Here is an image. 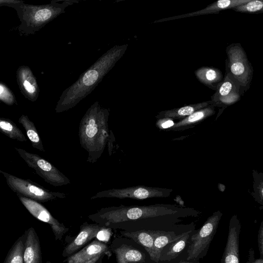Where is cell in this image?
Here are the masks:
<instances>
[{
  "label": "cell",
  "instance_id": "6da1fadb",
  "mask_svg": "<svg viewBox=\"0 0 263 263\" xmlns=\"http://www.w3.org/2000/svg\"><path fill=\"white\" fill-rule=\"evenodd\" d=\"M127 46V44L115 45L103 53L63 91L55 106V112L61 113L73 108L89 95L122 57Z\"/></svg>",
  "mask_w": 263,
  "mask_h": 263
},
{
  "label": "cell",
  "instance_id": "7a4b0ae2",
  "mask_svg": "<svg viewBox=\"0 0 263 263\" xmlns=\"http://www.w3.org/2000/svg\"><path fill=\"white\" fill-rule=\"evenodd\" d=\"M109 109L98 101L92 104L82 118L79 127L80 143L88 154L87 161L96 162L102 155L110 137Z\"/></svg>",
  "mask_w": 263,
  "mask_h": 263
},
{
  "label": "cell",
  "instance_id": "3957f363",
  "mask_svg": "<svg viewBox=\"0 0 263 263\" xmlns=\"http://www.w3.org/2000/svg\"><path fill=\"white\" fill-rule=\"evenodd\" d=\"M73 0H53L45 5H32L22 2L11 7L14 8L21 24L18 27L20 33L25 35L33 34L47 23L65 11L66 7L74 3Z\"/></svg>",
  "mask_w": 263,
  "mask_h": 263
},
{
  "label": "cell",
  "instance_id": "277c9868",
  "mask_svg": "<svg viewBox=\"0 0 263 263\" xmlns=\"http://www.w3.org/2000/svg\"><path fill=\"white\" fill-rule=\"evenodd\" d=\"M177 211L162 205H120L101 209L88 217L104 226L130 220L152 218L173 214Z\"/></svg>",
  "mask_w": 263,
  "mask_h": 263
},
{
  "label": "cell",
  "instance_id": "5b68a950",
  "mask_svg": "<svg viewBox=\"0 0 263 263\" xmlns=\"http://www.w3.org/2000/svg\"><path fill=\"white\" fill-rule=\"evenodd\" d=\"M222 215L220 211L214 212L197 232L191 235L187 250L186 261L195 262L206 255Z\"/></svg>",
  "mask_w": 263,
  "mask_h": 263
},
{
  "label": "cell",
  "instance_id": "8992f818",
  "mask_svg": "<svg viewBox=\"0 0 263 263\" xmlns=\"http://www.w3.org/2000/svg\"><path fill=\"white\" fill-rule=\"evenodd\" d=\"M227 73L240 86L241 90L249 87L253 74V69L246 52L240 44H233L226 49Z\"/></svg>",
  "mask_w": 263,
  "mask_h": 263
},
{
  "label": "cell",
  "instance_id": "52a82bcc",
  "mask_svg": "<svg viewBox=\"0 0 263 263\" xmlns=\"http://www.w3.org/2000/svg\"><path fill=\"white\" fill-rule=\"evenodd\" d=\"M8 186L17 195L22 196L37 202H47L58 198H65L66 194L49 191L30 179H24L0 170Z\"/></svg>",
  "mask_w": 263,
  "mask_h": 263
},
{
  "label": "cell",
  "instance_id": "ba28073f",
  "mask_svg": "<svg viewBox=\"0 0 263 263\" xmlns=\"http://www.w3.org/2000/svg\"><path fill=\"white\" fill-rule=\"evenodd\" d=\"M14 148L28 166L33 169L47 183L54 186H61L70 183L68 178L49 161L37 154L22 148Z\"/></svg>",
  "mask_w": 263,
  "mask_h": 263
},
{
  "label": "cell",
  "instance_id": "9c48e42d",
  "mask_svg": "<svg viewBox=\"0 0 263 263\" xmlns=\"http://www.w3.org/2000/svg\"><path fill=\"white\" fill-rule=\"evenodd\" d=\"M166 195L164 190L154 187L137 185L121 189H112L98 192L90 199L99 198H129L143 200L152 197H164Z\"/></svg>",
  "mask_w": 263,
  "mask_h": 263
},
{
  "label": "cell",
  "instance_id": "30bf717a",
  "mask_svg": "<svg viewBox=\"0 0 263 263\" xmlns=\"http://www.w3.org/2000/svg\"><path fill=\"white\" fill-rule=\"evenodd\" d=\"M20 200L28 212L37 219L49 224L56 240L61 239L68 229L53 217L48 210L39 202L17 195Z\"/></svg>",
  "mask_w": 263,
  "mask_h": 263
},
{
  "label": "cell",
  "instance_id": "8fae6325",
  "mask_svg": "<svg viewBox=\"0 0 263 263\" xmlns=\"http://www.w3.org/2000/svg\"><path fill=\"white\" fill-rule=\"evenodd\" d=\"M105 255L108 257L111 256L109 247L95 239L80 251L70 255L65 261L67 263H96Z\"/></svg>",
  "mask_w": 263,
  "mask_h": 263
},
{
  "label": "cell",
  "instance_id": "7c38bea8",
  "mask_svg": "<svg viewBox=\"0 0 263 263\" xmlns=\"http://www.w3.org/2000/svg\"><path fill=\"white\" fill-rule=\"evenodd\" d=\"M241 224L236 215L233 216L229 222L226 245L220 263H239V235Z\"/></svg>",
  "mask_w": 263,
  "mask_h": 263
},
{
  "label": "cell",
  "instance_id": "4fadbf2b",
  "mask_svg": "<svg viewBox=\"0 0 263 263\" xmlns=\"http://www.w3.org/2000/svg\"><path fill=\"white\" fill-rule=\"evenodd\" d=\"M16 81L23 95L31 102L38 98L40 89L35 77L28 66H20L16 71Z\"/></svg>",
  "mask_w": 263,
  "mask_h": 263
},
{
  "label": "cell",
  "instance_id": "5bb4252c",
  "mask_svg": "<svg viewBox=\"0 0 263 263\" xmlns=\"http://www.w3.org/2000/svg\"><path fill=\"white\" fill-rule=\"evenodd\" d=\"M240 90V86L227 73L224 80L212 97V101L218 104L233 103L239 99Z\"/></svg>",
  "mask_w": 263,
  "mask_h": 263
},
{
  "label": "cell",
  "instance_id": "9a60e30c",
  "mask_svg": "<svg viewBox=\"0 0 263 263\" xmlns=\"http://www.w3.org/2000/svg\"><path fill=\"white\" fill-rule=\"evenodd\" d=\"M102 226L85 222L77 237L64 250L63 256H70L81 249L91 239L95 238Z\"/></svg>",
  "mask_w": 263,
  "mask_h": 263
},
{
  "label": "cell",
  "instance_id": "2e32d148",
  "mask_svg": "<svg viewBox=\"0 0 263 263\" xmlns=\"http://www.w3.org/2000/svg\"><path fill=\"white\" fill-rule=\"evenodd\" d=\"M24 236V263H42L40 241L34 228L28 229Z\"/></svg>",
  "mask_w": 263,
  "mask_h": 263
},
{
  "label": "cell",
  "instance_id": "e0dca14e",
  "mask_svg": "<svg viewBox=\"0 0 263 263\" xmlns=\"http://www.w3.org/2000/svg\"><path fill=\"white\" fill-rule=\"evenodd\" d=\"M249 1V0H220L213 3L202 10L180 15L171 16L170 17L161 19L155 22L172 21L178 18L208 14L217 13L222 10L233 9L234 7L248 2Z\"/></svg>",
  "mask_w": 263,
  "mask_h": 263
},
{
  "label": "cell",
  "instance_id": "ac0fdd59",
  "mask_svg": "<svg viewBox=\"0 0 263 263\" xmlns=\"http://www.w3.org/2000/svg\"><path fill=\"white\" fill-rule=\"evenodd\" d=\"M154 236V246L151 259L156 262L159 261L160 255L163 248L170 242L179 238L184 234L176 235L174 232H166L159 230H151Z\"/></svg>",
  "mask_w": 263,
  "mask_h": 263
},
{
  "label": "cell",
  "instance_id": "d6986e66",
  "mask_svg": "<svg viewBox=\"0 0 263 263\" xmlns=\"http://www.w3.org/2000/svg\"><path fill=\"white\" fill-rule=\"evenodd\" d=\"M191 233V231L184 232L181 237L166 245L161 252L159 260L170 261L178 256L189 243Z\"/></svg>",
  "mask_w": 263,
  "mask_h": 263
},
{
  "label": "cell",
  "instance_id": "ffe728a7",
  "mask_svg": "<svg viewBox=\"0 0 263 263\" xmlns=\"http://www.w3.org/2000/svg\"><path fill=\"white\" fill-rule=\"evenodd\" d=\"M117 263H145V255L133 247L123 245L114 250Z\"/></svg>",
  "mask_w": 263,
  "mask_h": 263
},
{
  "label": "cell",
  "instance_id": "44dd1931",
  "mask_svg": "<svg viewBox=\"0 0 263 263\" xmlns=\"http://www.w3.org/2000/svg\"><path fill=\"white\" fill-rule=\"evenodd\" d=\"M217 103L213 101L203 102L197 104L189 105L180 108L162 111L157 118H182L187 117L195 111Z\"/></svg>",
  "mask_w": 263,
  "mask_h": 263
},
{
  "label": "cell",
  "instance_id": "7402d4cb",
  "mask_svg": "<svg viewBox=\"0 0 263 263\" xmlns=\"http://www.w3.org/2000/svg\"><path fill=\"white\" fill-rule=\"evenodd\" d=\"M195 74L201 83L213 89H217L222 79L220 71L215 68H200L196 70Z\"/></svg>",
  "mask_w": 263,
  "mask_h": 263
},
{
  "label": "cell",
  "instance_id": "603a6c76",
  "mask_svg": "<svg viewBox=\"0 0 263 263\" xmlns=\"http://www.w3.org/2000/svg\"><path fill=\"white\" fill-rule=\"evenodd\" d=\"M122 236L133 239L136 242L142 246L149 255H152L154 238L151 230H139L136 232H121Z\"/></svg>",
  "mask_w": 263,
  "mask_h": 263
},
{
  "label": "cell",
  "instance_id": "cb8c5ba5",
  "mask_svg": "<svg viewBox=\"0 0 263 263\" xmlns=\"http://www.w3.org/2000/svg\"><path fill=\"white\" fill-rule=\"evenodd\" d=\"M18 122L24 128L32 146L40 151L45 152L42 141L34 123L25 115L21 116Z\"/></svg>",
  "mask_w": 263,
  "mask_h": 263
},
{
  "label": "cell",
  "instance_id": "d4e9b609",
  "mask_svg": "<svg viewBox=\"0 0 263 263\" xmlns=\"http://www.w3.org/2000/svg\"><path fill=\"white\" fill-rule=\"evenodd\" d=\"M0 132L11 139L20 142L27 141L21 130L9 119L0 117Z\"/></svg>",
  "mask_w": 263,
  "mask_h": 263
},
{
  "label": "cell",
  "instance_id": "484cf974",
  "mask_svg": "<svg viewBox=\"0 0 263 263\" xmlns=\"http://www.w3.org/2000/svg\"><path fill=\"white\" fill-rule=\"evenodd\" d=\"M218 103L210 105L206 107L198 110L183 120L177 123L173 127L175 128L186 126L194 124L201 121L205 118L211 116L215 113L214 107Z\"/></svg>",
  "mask_w": 263,
  "mask_h": 263
},
{
  "label": "cell",
  "instance_id": "4316f807",
  "mask_svg": "<svg viewBox=\"0 0 263 263\" xmlns=\"http://www.w3.org/2000/svg\"><path fill=\"white\" fill-rule=\"evenodd\" d=\"M24 234L19 237L10 249L4 263H24Z\"/></svg>",
  "mask_w": 263,
  "mask_h": 263
},
{
  "label": "cell",
  "instance_id": "83f0119b",
  "mask_svg": "<svg viewBox=\"0 0 263 263\" xmlns=\"http://www.w3.org/2000/svg\"><path fill=\"white\" fill-rule=\"evenodd\" d=\"M263 2L260 0H249L243 4L234 7L232 9L236 12L253 13L262 10Z\"/></svg>",
  "mask_w": 263,
  "mask_h": 263
},
{
  "label": "cell",
  "instance_id": "f1b7e54d",
  "mask_svg": "<svg viewBox=\"0 0 263 263\" xmlns=\"http://www.w3.org/2000/svg\"><path fill=\"white\" fill-rule=\"evenodd\" d=\"M0 102L8 105L16 104L13 92L4 83L0 82Z\"/></svg>",
  "mask_w": 263,
  "mask_h": 263
},
{
  "label": "cell",
  "instance_id": "f546056e",
  "mask_svg": "<svg viewBox=\"0 0 263 263\" xmlns=\"http://www.w3.org/2000/svg\"><path fill=\"white\" fill-rule=\"evenodd\" d=\"M111 235V229L106 228L104 226H102L98 231L96 237L99 241L105 243L109 241Z\"/></svg>",
  "mask_w": 263,
  "mask_h": 263
},
{
  "label": "cell",
  "instance_id": "4dcf8cb0",
  "mask_svg": "<svg viewBox=\"0 0 263 263\" xmlns=\"http://www.w3.org/2000/svg\"><path fill=\"white\" fill-rule=\"evenodd\" d=\"M258 246L260 254V258H263V222H261L259 228L258 236Z\"/></svg>",
  "mask_w": 263,
  "mask_h": 263
},
{
  "label": "cell",
  "instance_id": "1f68e13d",
  "mask_svg": "<svg viewBox=\"0 0 263 263\" xmlns=\"http://www.w3.org/2000/svg\"><path fill=\"white\" fill-rule=\"evenodd\" d=\"M175 123L170 118H163L159 120L157 122V125L161 128H167L173 127Z\"/></svg>",
  "mask_w": 263,
  "mask_h": 263
},
{
  "label": "cell",
  "instance_id": "d6a6232c",
  "mask_svg": "<svg viewBox=\"0 0 263 263\" xmlns=\"http://www.w3.org/2000/svg\"><path fill=\"white\" fill-rule=\"evenodd\" d=\"M22 1L17 0H0V7L7 6L11 7L12 6L22 2Z\"/></svg>",
  "mask_w": 263,
  "mask_h": 263
},
{
  "label": "cell",
  "instance_id": "836d02e7",
  "mask_svg": "<svg viewBox=\"0 0 263 263\" xmlns=\"http://www.w3.org/2000/svg\"><path fill=\"white\" fill-rule=\"evenodd\" d=\"M255 259L254 251L253 248H250L249 250L248 261L247 263H253Z\"/></svg>",
  "mask_w": 263,
  "mask_h": 263
},
{
  "label": "cell",
  "instance_id": "e575fe53",
  "mask_svg": "<svg viewBox=\"0 0 263 263\" xmlns=\"http://www.w3.org/2000/svg\"><path fill=\"white\" fill-rule=\"evenodd\" d=\"M253 263H263V258L254 259Z\"/></svg>",
  "mask_w": 263,
  "mask_h": 263
},
{
  "label": "cell",
  "instance_id": "d590c367",
  "mask_svg": "<svg viewBox=\"0 0 263 263\" xmlns=\"http://www.w3.org/2000/svg\"><path fill=\"white\" fill-rule=\"evenodd\" d=\"M179 263H194V262L182 260L180 261Z\"/></svg>",
  "mask_w": 263,
  "mask_h": 263
},
{
  "label": "cell",
  "instance_id": "8d00e7d4",
  "mask_svg": "<svg viewBox=\"0 0 263 263\" xmlns=\"http://www.w3.org/2000/svg\"><path fill=\"white\" fill-rule=\"evenodd\" d=\"M97 262H96V263H97Z\"/></svg>",
  "mask_w": 263,
  "mask_h": 263
}]
</instances>
